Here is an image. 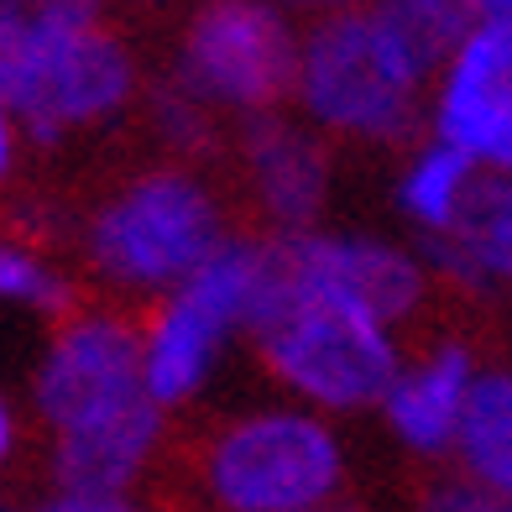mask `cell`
Returning <instances> with one entry per match:
<instances>
[{"label": "cell", "mask_w": 512, "mask_h": 512, "mask_svg": "<svg viewBox=\"0 0 512 512\" xmlns=\"http://www.w3.org/2000/svg\"><path fill=\"white\" fill-rule=\"evenodd\" d=\"M131 95V58L100 32L95 6H21L16 32L0 48V105L53 147L68 126L100 121Z\"/></svg>", "instance_id": "cell-1"}, {"label": "cell", "mask_w": 512, "mask_h": 512, "mask_svg": "<svg viewBox=\"0 0 512 512\" xmlns=\"http://www.w3.org/2000/svg\"><path fill=\"white\" fill-rule=\"evenodd\" d=\"M298 84L304 105L335 131L392 136L413 121L418 74L408 68L403 48L371 16H330L298 53Z\"/></svg>", "instance_id": "cell-2"}, {"label": "cell", "mask_w": 512, "mask_h": 512, "mask_svg": "<svg viewBox=\"0 0 512 512\" xmlns=\"http://www.w3.org/2000/svg\"><path fill=\"white\" fill-rule=\"evenodd\" d=\"M262 351L288 387L330 408L377 403L398 382V351L387 340V324L314 288H304L298 309L272 335H262Z\"/></svg>", "instance_id": "cell-3"}, {"label": "cell", "mask_w": 512, "mask_h": 512, "mask_svg": "<svg viewBox=\"0 0 512 512\" xmlns=\"http://www.w3.org/2000/svg\"><path fill=\"white\" fill-rule=\"evenodd\" d=\"M220 220L215 204L183 173H152L142 183L105 204V215L89 230V251H95L100 272L121 277V283H189V277L215 256Z\"/></svg>", "instance_id": "cell-4"}, {"label": "cell", "mask_w": 512, "mask_h": 512, "mask_svg": "<svg viewBox=\"0 0 512 512\" xmlns=\"http://www.w3.org/2000/svg\"><path fill=\"white\" fill-rule=\"evenodd\" d=\"M335 481V434L304 413L246 418L209 450V492L230 512H314Z\"/></svg>", "instance_id": "cell-5"}, {"label": "cell", "mask_w": 512, "mask_h": 512, "mask_svg": "<svg viewBox=\"0 0 512 512\" xmlns=\"http://www.w3.org/2000/svg\"><path fill=\"white\" fill-rule=\"evenodd\" d=\"M256 251L262 246L225 241L189 283L178 288V298L152 324V340L142 345V387H147V398L157 408L189 398V392L204 382V371H209V361H215V345L225 340V330L246 319Z\"/></svg>", "instance_id": "cell-6"}, {"label": "cell", "mask_w": 512, "mask_h": 512, "mask_svg": "<svg viewBox=\"0 0 512 512\" xmlns=\"http://www.w3.org/2000/svg\"><path fill=\"white\" fill-rule=\"evenodd\" d=\"M298 74V42L267 6H209L189 27L183 79L194 95L230 105H272Z\"/></svg>", "instance_id": "cell-7"}, {"label": "cell", "mask_w": 512, "mask_h": 512, "mask_svg": "<svg viewBox=\"0 0 512 512\" xmlns=\"http://www.w3.org/2000/svg\"><path fill=\"white\" fill-rule=\"evenodd\" d=\"M439 142L512 178V6H481L439 100Z\"/></svg>", "instance_id": "cell-8"}, {"label": "cell", "mask_w": 512, "mask_h": 512, "mask_svg": "<svg viewBox=\"0 0 512 512\" xmlns=\"http://www.w3.org/2000/svg\"><path fill=\"white\" fill-rule=\"evenodd\" d=\"M136 392H147L142 345H136V330L121 319L68 324L37 371V408L58 434L110 413L115 403L136 398Z\"/></svg>", "instance_id": "cell-9"}, {"label": "cell", "mask_w": 512, "mask_h": 512, "mask_svg": "<svg viewBox=\"0 0 512 512\" xmlns=\"http://www.w3.org/2000/svg\"><path fill=\"white\" fill-rule=\"evenodd\" d=\"M293 251V267L304 277V288L330 293L356 304L371 319H403L418 298H424V272L413 256L392 251L382 241L361 236H314V230H293L283 236Z\"/></svg>", "instance_id": "cell-10"}, {"label": "cell", "mask_w": 512, "mask_h": 512, "mask_svg": "<svg viewBox=\"0 0 512 512\" xmlns=\"http://www.w3.org/2000/svg\"><path fill=\"white\" fill-rule=\"evenodd\" d=\"M162 429V408L136 392V398L115 403L110 413L89 418V424L68 429L58 439V481L63 492H89V497H121L131 476L147 465Z\"/></svg>", "instance_id": "cell-11"}, {"label": "cell", "mask_w": 512, "mask_h": 512, "mask_svg": "<svg viewBox=\"0 0 512 512\" xmlns=\"http://www.w3.org/2000/svg\"><path fill=\"white\" fill-rule=\"evenodd\" d=\"M246 157L256 194L283 225H309L324 199V152L298 126L262 115L246 126Z\"/></svg>", "instance_id": "cell-12"}, {"label": "cell", "mask_w": 512, "mask_h": 512, "mask_svg": "<svg viewBox=\"0 0 512 512\" xmlns=\"http://www.w3.org/2000/svg\"><path fill=\"white\" fill-rule=\"evenodd\" d=\"M471 356L460 345H445L429 366L408 371L387 392V418L413 450H445L460 434L465 392H471Z\"/></svg>", "instance_id": "cell-13"}, {"label": "cell", "mask_w": 512, "mask_h": 512, "mask_svg": "<svg viewBox=\"0 0 512 512\" xmlns=\"http://www.w3.org/2000/svg\"><path fill=\"white\" fill-rule=\"evenodd\" d=\"M455 439L481 492H492L497 502L512 507V377L507 371H486V377L471 382Z\"/></svg>", "instance_id": "cell-14"}, {"label": "cell", "mask_w": 512, "mask_h": 512, "mask_svg": "<svg viewBox=\"0 0 512 512\" xmlns=\"http://www.w3.org/2000/svg\"><path fill=\"white\" fill-rule=\"evenodd\" d=\"M377 21L403 48L408 68L424 79L429 68H439L445 58H460V48L471 42L476 21H481V11L455 6V0H398V6H382Z\"/></svg>", "instance_id": "cell-15"}, {"label": "cell", "mask_w": 512, "mask_h": 512, "mask_svg": "<svg viewBox=\"0 0 512 512\" xmlns=\"http://www.w3.org/2000/svg\"><path fill=\"white\" fill-rule=\"evenodd\" d=\"M445 236L471 256L486 283L492 277H512V178H471L465 183Z\"/></svg>", "instance_id": "cell-16"}, {"label": "cell", "mask_w": 512, "mask_h": 512, "mask_svg": "<svg viewBox=\"0 0 512 512\" xmlns=\"http://www.w3.org/2000/svg\"><path fill=\"white\" fill-rule=\"evenodd\" d=\"M465 183H471V157L439 142V147H429L424 157L413 162V173L403 183V204H408V215L424 230H450Z\"/></svg>", "instance_id": "cell-17"}, {"label": "cell", "mask_w": 512, "mask_h": 512, "mask_svg": "<svg viewBox=\"0 0 512 512\" xmlns=\"http://www.w3.org/2000/svg\"><path fill=\"white\" fill-rule=\"evenodd\" d=\"M0 298H21V304H37V309H63L68 288L42 262H32L27 251L0 246Z\"/></svg>", "instance_id": "cell-18"}, {"label": "cell", "mask_w": 512, "mask_h": 512, "mask_svg": "<svg viewBox=\"0 0 512 512\" xmlns=\"http://www.w3.org/2000/svg\"><path fill=\"white\" fill-rule=\"evenodd\" d=\"M157 121H162V131H168L173 142H183V147H199L204 136H209V121H204L194 89H178V95L168 89V95L157 100Z\"/></svg>", "instance_id": "cell-19"}, {"label": "cell", "mask_w": 512, "mask_h": 512, "mask_svg": "<svg viewBox=\"0 0 512 512\" xmlns=\"http://www.w3.org/2000/svg\"><path fill=\"white\" fill-rule=\"evenodd\" d=\"M418 512H512V507L497 502L492 492H481V486H460V481H450V486H434Z\"/></svg>", "instance_id": "cell-20"}, {"label": "cell", "mask_w": 512, "mask_h": 512, "mask_svg": "<svg viewBox=\"0 0 512 512\" xmlns=\"http://www.w3.org/2000/svg\"><path fill=\"white\" fill-rule=\"evenodd\" d=\"M42 512H142L131 507L126 497H89V492H58Z\"/></svg>", "instance_id": "cell-21"}, {"label": "cell", "mask_w": 512, "mask_h": 512, "mask_svg": "<svg viewBox=\"0 0 512 512\" xmlns=\"http://www.w3.org/2000/svg\"><path fill=\"white\" fill-rule=\"evenodd\" d=\"M11 168V115H6V105H0V173Z\"/></svg>", "instance_id": "cell-22"}, {"label": "cell", "mask_w": 512, "mask_h": 512, "mask_svg": "<svg viewBox=\"0 0 512 512\" xmlns=\"http://www.w3.org/2000/svg\"><path fill=\"white\" fill-rule=\"evenodd\" d=\"M6 450H11V413L0 403V460H6Z\"/></svg>", "instance_id": "cell-23"}, {"label": "cell", "mask_w": 512, "mask_h": 512, "mask_svg": "<svg viewBox=\"0 0 512 512\" xmlns=\"http://www.w3.org/2000/svg\"><path fill=\"white\" fill-rule=\"evenodd\" d=\"M314 512H330V507H314Z\"/></svg>", "instance_id": "cell-24"}]
</instances>
